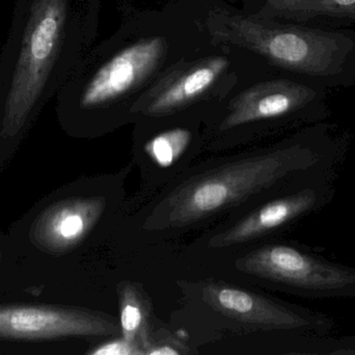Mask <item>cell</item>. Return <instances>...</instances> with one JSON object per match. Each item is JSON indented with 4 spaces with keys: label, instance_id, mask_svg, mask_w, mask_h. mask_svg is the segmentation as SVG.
I'll return each instance as SVG.
<instances>
[{
    "label": "cell",
    "instance_id": "10",
    "mask_svg": "<svg viewBox=\"0 0 355 355\" xmlns=\"http://www.w3.org/2000/svg\"><path fill=\"white\" fill-rule=\"evenodd\" d=\"M104 208L102 198L62 200L40 216L33 229V239L49 251H68L87 237L101 218Z\"/></svg>",
    "mask_w": 355,
    "mask_h": 355
},
{
    "label": "cell",
    "instance_id": "15",
    "mask_svg": "<svg viewBox=\"0 0 355 355\" xmlns=\"http://www.w3.org/2000/svg\"><path fill=\"white\" fill-rule=\"evenodd\" d=\"M92 355H143V348L137 344L130 343L121 336L120 339L112 340L101 344L89 352Z\"/></svg>",
    "mask_w": 355,
    "mask_h": 355
},
{
    "label": "cell",
    "instance_id": "3",
    "mask_svg": "<svg viewBox=\"0 0 355 355\" xmlns=\"http://www.w3.org/2000/svg\"><path fill=\"white\" fill-rule=\"evenodd\" d=\"M107 43L105 58L85 83L79 104L85 110H130L139 96L178 60L191 51L180 47L173 26L159 24L155 33H124Z\"/></svg>",
    "mask_w": 355,
    "mask_h": 355
},
{
    "label": "cell",
    "instance_id": "4",
    "mask_svg": "<svg viewBox=\"0 0 355 355\" xmlns=\"http://www.w3.org/2000/svg\"><path fill=\"white\" fill-rule=\"evenodd\" d=\"M69 0H33L18 62L6 98L1 133L15 137L24 126L60 52Z\"/></svg>",
    "mask_w": 355,
    "mask_h": 355
},
{
    "label": "cell",
    "instance_id": "8",
    "mask_svg": "<svg viewBox=\"0 0 355 355\" xmlns=\"http://www.w3.org/2000/svg\"><path fill=\"white\" fill-rule=\"evenodd\" d=\"M202 300L225 318L252 329L291 331L306 329L310 320L258 294L225 283H209L202 288Z\"/></svg>",
    "mask_w": 355,
    "mask_h": 355
},
{
    "label": "cell",
    "instance_id": "12",
    "mask_svg": "<svg viewBox=\"0 0 355 355\" xmlns=\"http://www.w3.org/2000/svg\"><path fill=\"white\" fill-rule=\"evenodd\" d=\"M121 336L147 352L152 341L149 336L150 306L135 285L123 283L119 289Z\"/></svg>",
    "mask_w": 355,
    "mask_h": 355
},
{
    "label": "cell",
    "instance_id": "1",
    "mask_svg": "<svg viewBox=\"0 0 355 355\" xmlns=\"http://www.w3.org/2000/svg\"><path fill=\"white\" fill-rule=\"evenodd\" d=\"M315 160L308 150L284 148L221 165L184 181L147 221V229L188 226L237 206Z\"/></svg>",
    "mask_w": 355,
    "mask_h": 355
},
{
    "label": "cell",
    "instance_id": "16",
    "mask_svg": "<svg viewBox=\"0 0 355 355\" xmlns=\"http://www.w3.org/2000/svg\"><path fill=\"white\" fill-rule=\"evenodd\" d=\"M177 343H157L154 344L152 342L151 346L148 348L146 354L147 355H178L185 352V350L181 349Z\"/></svg>",
    "mask_w": 355,
    "mask_h": 355
},
{
    "label": "cell",
    "instance_id": "7",
    "mask_svg": "<svg viewBox=\"0 0 355 355\" xmlns=\"http://www.w3.org/2000/svg\"><path fill=\"white\" fill-rule=\"evenodd\" d=\"M121 335L112 317L77 308L46 306H0V338L52 340Z\"/></svg>",
    "mask_w": 355,
    "mask_h": 355
},
{
    "label": "cell",
    "instance_id": "5",
    "mask_svg": "<svg viewBox=\"0 0 355 355\" xmlns=\"http://www.w3.org/2000/svg\"><path fill=\"white\" fill-rule=\"evenodd\" d=\"M237 83L231 56L184 58L168 67L132 104L129 114L166 118L211 100L221 99Z\"/></svg>",
    "mask_w": 355,
    "mask_h": 355
},
{
    "label": "cell",
    "instance_id": "2",
    "mask_svg": "<svg viewBox=\"0 0 355 355\" xmlns=\"http://www.w3.org/2000/svg\"><path fill=\"white\" fill-rule=\"evenodd\" d=\"M202 25L210 43L254 52L271 64L313 76L339 72L352 42L340 33L281 24L268 17L218 8Z\"/></svg>",
    "mask_w": 355,
    "mask_h": 355
},
{
    "label": "cell",
    "instance_id": "6",
    "mask_svg": "<svg viewBox=\"0 0 355 355\" xmlns=\"http://www.w3.org/2000/svg\"><path fill=\"white\" fill-rule=\"evenodd\" d=\"M237 268L261 279L313 293H340L355 285L354 271L327 264L286 245L254 250L238 260Z\"/></svg>",
    "mask_w": 355,
    "mask_h": 355
},
{
    "label": "cell",
    "instance_id": "14",
    "mask_svg": "<svg viewBox=\"0 0 355 355\" xmlns=\"http://www.w3.org/2000/svg\"><path fill=\"white\" fill-rule=\"evenodd\" d=\"M316 16L355 19V0H300L288 17L309 19Z\"/></svg>",
    "mask_w": 355,
    "mask_h": 355
},
{
    "label": "cell",
    "instance_id": "13",
    "mask_svg": "<svg viewBox=\"0 0 355 355\" xmlns=\"http://www.w3.org/2000/svg\"><path fill=\"white\" fill-rule=\"evenodd\" d=\"M191 133L183 127L166 129L148 142L147 151L159 162L171 163L176 160L184 148L189 144Z\"/></svg>",
    "mask_w": 355,
    "mask_h": 355
},
{
    "label": "cell",
    "instance_id": "11",
    "mask_svg": "<svg viewBox=\"0 0 355 355\" xmlns=\"http://www.w3.org/2000/svg\"><path fill=\"white\" fill-rule=\"evenodd\" d=\"M316 201L317 194L312 190L272 200L250 213L231 229L214 236L209 245L225 248L252 241L308 212Z\"/></svg>",
    "mask_w": 355,
    "mask_h": 355
},
{
    "label": "cell",
    "instance_id": "9",
    "mask_svg": "<svg viewBox=\"0 0 355 355\" xmlns=\"http://www.w3.org/2000/svg\"><path fill=\"white\" fill-rule=\"evenodd\" d=\"M314 96L311 88L288 79L257 83L232 98L219 131L285 116L306 106Z\"/></svg>",
    "mask_w": 355,
    "mask_h": 355
}]
</instances>
